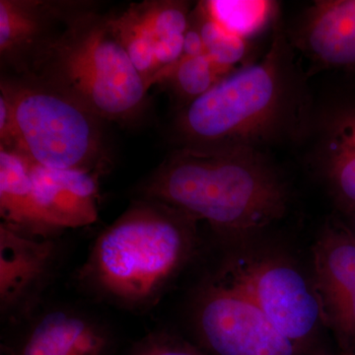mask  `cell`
Here are the masks:
<instances>
[{
  "mask_svg": "<svg viewBox=\"0 0 355 355\" xmlns=\"http://www.w3.org/2000/svg\"><path fill=\"white\" fill-rule=\"evenodd\" d=\"M320 156L336 195L355 209V108L340 110L327 121Z\"/></svg>",
  "mask_w": 355,
  "mask_h": 355,
  "instance_id": "2e32d148",
  "label": "cell"
},
{
  "mask_svg": "<svg viewBox=\"0 0 355 355\" xmlns=\"http://www.w3.org/2000/svg\"><path fill=\"white\" fill-rule=\"evenodd\" d=\"M77 1L0 0L2 73H28L46 42L64 25Z\"/></svg>",
  "mask_w": 355,
  "mask_h": 355,
  "instance_id": "30bf717a",
  "label": "cell"
},
{
  "mask_svg": "<svg viewBox=\"0 0 355 355\" xmlns=\"http://www.w3.org/2000/svg\"><path fill=\"white\" fill-rule=\"evenodd\" d=\"M26 74L76 98L106 123L130 125L146 111L149 88L109 13L100 12L92 2H78Z\"/></svg>",
  "mask_w": 355,
  "mask_h": 355,
  "instance_id": "277c9868",
  "label": "cell"
},
{
  "mask_svg": "<svg viewBox=\"0 0 355 355\" xmlns=\"http://www.w3.org/2000/svg\"><path fill=\"white\" fill-rule=\"evenodd\" d=\"M223 73L203 53L197 57H182L162 83H167L173 92L188 105L214 87Z\"/></svg>",
  "mask_w": 355,
  "mask_h": 355,
  "instance_id": "d6986e66",
  "label": "cell"
},
{
  "mask_svg": "<svg viewBox=\"0 0 355 355\" xmlns=\"http://www.w3.org/2000/svg\"><path fill=\"white\" fill-rule=\"evenodd\" d=\"M139 197L164 203L218 234L258 232L286 214V187L259 149L181 146L140 186Z\"/></svg>",
  "mask_w": 355,
  "mask_h": 355,
  "instance_id": "6da1fadb",
  "label": "cell"
},
{
  "mask_svg": "<svg viewBox=\"0 0 355 355\" xmlns=\"http://www.w3.org/2000/svg\"><path fill=\"white\" fill-rule=\"evenodd\" d=\"M108 331L86 315L55 310L40 318L26 336L19 355H108Z\"/></svg>",
  "mask_w": 355,
  "mask_h": 355,
  "instance_id": "5bb4252c",
  "label": "cell"
},
{
  "mask_svg": "<svg viewBox=\"0 0 355 355\" xmlns=\"http://www.w3.org/2000/svg\"><path fill=\"white\" fill-rule=\"evenodd\" d=\"M246 296L291 342H304L322 322L314 287L291 263L277 257L238 254L216 273Z\"/></svg>",
  "mask_w": 355,
  "mask_h": 355,
  "instance_id": "8992f818",
  "label": "cell"
},
{
  "mask_svg": "<svg viewBox=\"0 0 355 355\" xmlns=\"http://www.w3.org/2000/svg\"><path fill=\"white\" fill-rule=\"evenodd\" d=\"M202 4L212 19L245 40L265 27L273 11L272 2L260 0H211Z\"/></svg>",
  "mask_w": 355,
  "mask_h": 355,
  "instance_id": "e0dca14e",
  "label": "cell"
},
{
  "mask_svg": "<svg viewBox=\"0 0 355 355\" xmlns=\"http://www.w3.org/2000/svg\"><path fill=\"white\" fill-rule=\"evenodd\" d=\"M0 97L12 116L13 151L60 170L100 171L108 163L105 123L83 104L38 77L1 74Z\"/></svg>",
  "mask_w": 355,
  "mask_h": 355,
  "instance_id": "5b68a950",
  "label": "cell"
},
{
  "mask_svg": "<svg viewBox=\"0 0 355 355\" xmlns=\"http://www.w3.org/2000/svg\"><path fill=\"white\" fill-rule=\"evenodd\" d=\"M190 4L173 0L130 3L109 13L110 23L147 87L162 83L183 57Z\"/></svg>",
  "mask_w": 355,
  "mask_h": 355,
  "instance_id": "ba28073f",
  "label": "cell"
},
{
  "mask_svg": "<svg viewBox=\"0 0 355 355\" xmlns=\"http://www.w3.org/2000/svg\"><path fill=\"white\" fill-rule=\"evenodd\" d=\"M0 216L2 224L25 234L53 233L40 212L29 159L4 148H0Z\"/></svg>",
  "mask_w": 355,
  "mask_h": 355,
  "instance_id": "9a60e30c",
  "label": "cell"
},
{
  "mask_svg": "<svg viewBox=\"0 0 355 355\" xmlns=\"http://www.w3.org/2000/svg\"><path fill=\"white\" fill-rule=\"evenodd\" d=\"M203 53H205V48H203L202 36L197 25L191 19V14L190 25L184 35L183 57H197Z\"/></svg>",
  "mask_w": 355,
  "mask_h": 355,
  "instance_id": "44dd1931",
  "label": "cell"
},
{
  "mask_svg": "<svg viewBox=\"0 0 355 355\" xmlns=\"http://www.w3.org/2000/svg\"><path fill=\"white\" fill-rule=\"evenodd\" d=\"M132 355H205L191 343L168 334L149 336Z\"/></svg>",
  "mask_w": 355,
  "mask_h": 355,
  "instance_id": "ffe728a7",
  "label": "cell"
},
{
  "mask_svg": "<svg viewBox=\"0 0 355 355\" xmlns=\"http://www.w3.org/2000/svg\"><path fill=\"white\" fill-rule=\"evenodd\" d=\"M30 166L40 212L51 232L97 221L101 172L51 169L31 160Z\"/></svg>",
  "mask_w": 355,
  "mask_h": 355,
  "instance_id": "7c38bea8",
  "label": "cell"
},
{
  "mask_svg": "<svg viewBox=\"0 0 355 355\" xmlns=\"http://www.w3.org/2000/svg\"><path fill=\"white\" fill-rule=\"evenodd\" d=\"M197 222L164 203L139 198L96 240L79 280L121 307L153 306L190 258Z\"/></svg>",
  "mask_w": 355,
  "mask_h": 355,
  "instance_id": "7a4b0ae2",
  "label": "cell"
},
{
  "mask_svg": "<svg viewBox=\"0 0 355 355\" xmlns=\"http://www.w3.org/2000/svg\"><path fill=\"white\" fill-rule=\"evenodd\" d=\"M196 323L203 343L216 355H297L296 343L216 275L200 294Z\"/></svg>",
  "mask_w": 355,
  "mask_h": 355,
  "instance_id": "52a82bcc",
  "label": "cell"
},
{
  "mask_svg": "<svg viewBox=\"0 0 355 355\" xmlns=\"http://www.w3.org/2000/svg\"><path fill=\"white\" fill-rule=\"evenodd\" d=\"M57 254L49 237L0 225V307L4 316L29 309L51 272Z\"/></svg>",
  "mask_w": 355,
  "mask_h": 355,
  "instance_id": "8fae6325",
  "label": "cell"
},
{
  "mask_svg": "<svg viewBox=\"0 0 355 355\" xmlns=\"http://www.w3.org/2000/svg\"><path fill=\"white\" fill-rule=\"evenodd\" d=\"M299 44L324 67H355V0H321L306 13Z\"/></svg>",
  "mask_w": 355,
  "mask_h": 355,
  "instance_id": "4fadbf2b",
  "label": "cell"
},
{
  "mask_svg": "<svg viewBox=\"0 0 355 355\" xmlns=\"http://www.w3.org/2000/svg\"><path fill=\"white\" fill-rule=\"evenodd\" d=\"M314 291L322 323L355 343V237L338 223L324 229L314 248Z\"/></svg>",
  "mask_w": 355,
  "mask_h": 355,
  "instance_id": "9c48e42d",
  "label": "cell"
},
{
  "mask_svg": "<svg viewBox=\"0 0 355 355\" xmlns=\"http://www.w3.org/2000/svg\"><path fill=\"white\" fill-rule=\"evenodd\" d=\"M292 60L286 36L277 30L260 62L222 76L182 109L175 121L181 146L258 149L275 139L301 112Z\"/></svg>",
  "mask_w": 355,
  "mask_h": 355,
  "instance_id": "3957f363",
  "label": "cell"
},
{
  "mask_svg": "<svg viewBox=\"0 0 355 355\" xmlns=\"http://www.w3.org/2000/svg\"><path fill=\"white\" fill-rule=\"evenodd\" d=\"M191 19L197 25L202 36L205 55L224 73L245 57L247 53L246 40L229 32L212 19L205 12L202 2L195 11H191Z\"/></svg>",
  "mask_w": 355,
  "mask_h": 355,
  "instance_id": "ac0fdd59",
  "label": "cell"
},
{
  "mask_svg": "<svg viewBox=\"0 0 355 355\" xmlns=\"http://www.w3.org/2000/svg\"><path fill=\"white\" fill-rule=\"evenodd\" d=\"M352 233H354V237H355V228H354V231H352Z\"/></svg>",
  "mask_w": 355,
  "mask_h": 355,
  "instance_id": "7402d4cb",
  "label": "cell"
}]
</instances>
